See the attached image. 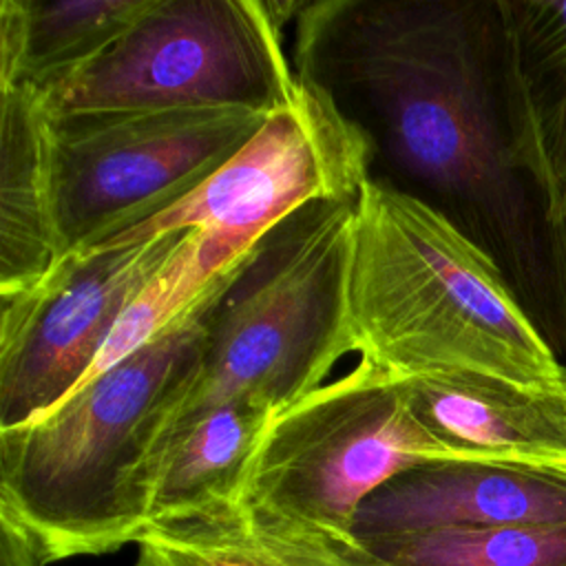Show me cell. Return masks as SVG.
I'll use <instances>...</instances> for the list:
<instances>
[{
  "instance_id": "obj_1",
  "label": "cell",
  "mask_w": 566,
  "mask_h": 566,
  "mask_svg": "<svg viewBox=\"0 0 566 566\" xmlns=\"http://www.w3.org/2000/svg\"><path fill=\"white\" fill-rule=\"evenodd\" d=\"M292 64L500 270L566 367V219L515 73L502 0H323Z\"/></svg>"
},
{
  "instance_id": "obj_2",
  "label": "cell",
  "mask_w": 566,
  "mask_h": 566,
  "mask_svg": "<svg viewBox=\"0 0 566 566\" xmlns=\"http://www.w3.org/2000/svg\"><path fill=\"white\" fill-rule=\"evenodd\" d=\"M347 327L358 360L398 380L473 371L566 382L495 263L429 201L374 177L354 210Z\"/></svg>"
},
{
  "instance_id": "obj_3",
  "label": "cell",
  "mask_w": 566,
  "mask_h": 566,
  "mask_svg": "<svg viewBox=\"0 0 566 566\" xmlns=\"http://www.w3.org/2000/svg\"><path fill=\"white\" fill-rule=\"evenodd\" d=\"M217 283L46 416L0 429V511L35 537L44 564L113 553L148 526L157 422L199 363Z\"/></svg>"
},
{
  "instance_id": "obj_4",
  "label": "cell",
  "mask_w": 566,
  "mask_h": 566,
  "mask_svg": "<svg viewBox=\"0 0 566 566\" xmlns=\"http://www.w3.org/2000/svg\"><path fill=\"white\" fill-rule=\"evenodd\" d=\"M356 199L303 206L219 279L203 352L159 416L150 460L164 440L217 407L252 402L279 416L354 354L347 265Z\"/></svg>"
},
{
  "instance_id": "obj_5",
  "label": "cell",
  "mask_w": 566,
  "mask_h": 566,
  "mask_svg": "<svg viewBox=\"0 0 566 566\" xmlns=\"http://www.w3.org/2000/svg\"><path fill=\"white\" fill-rule=\"evenodd\" d=\"M301 2L153 0L93 64L44 91L53 115L283 106L298 73L283 24Z\"/></svg>"
},
{
  "instance_id": "obj_6",
  "label": "cell",
  "mask_w": 566,
  "mask_h": 566,
  "mask_svg": "<svg viewBox=\"0 0 566 566\" xmlns=\"http://www.w3.org/2000/svg\"><path fill=\"white\" fill-rule=\"evenodd\" d=\"M444 460L460 458L418 420L405 380L358 360L270 420L241 502L349 539L374 491L409 469Z\"/></svg>"
},
{
  "instance_id": "obj_7",
  "label": "cell",
  "mask_w": 566,
  "mask_h": 566,
  "mask_svg": "<svg viewBox=\"0 0 566 566\" xmlns=\"http://www.w3.org/2000/svg\"><path fill=\"white\" fill-rule=\"evenodd\" d=\"M371 157L365 133L321 84L298 73L292 97L210 177L179 201L82 252L119 250L199 230L208 256L230 272L303 206L356 199L371 177Z\"/></svg>"
},
{
  "instance_id": "obj_8",
  "label": "cell",
  "mask_w": 566,
  "mask_h": 566,
  "mask_svg": "<svg viewBox=\"0 0 566 566\" xmlns=\"http://www.w3.org/2000/svg\"><path fill=\"white\" fill-rule=\"evenodd\" d=\"M268 115L250 108L53 115L66 256L179 201L223 166Z\"/></svg>"
},
{
  "instance_id": "obj_9",
  "label": "cell",
  "mask_w": 566,
  "mask_h": 566,
  "mask_svg": "<svg viewBox=\"0 0 566 566\" xmlns=\"http://www.w3.org/2000/svg\"><path fill=\"white\" fill-rule=\"evenodd\" d=\"M186 232L69 254L38 287L0 298V429L46 416L84 380L124 310Z\"/></svg>"
},
{
  "instance_id": "obj_10",
  "label": "cell",
  "mask_w": 566,
  "mask_h": 566,
  "mask_svg": "<svg viewBox=\"0 0 566 566\" xmlns=\"http://www.w3.org/2000/svg\"><path fill=\"white\" fill-rule=\"evenodd\" d=\"M517 524H566V469L484 460L420 464L363 502L354 537Z\"/></svg>"
},
{
  "instance_id": "obj_11",
  "label": "cell",
  "mask_w": 566,
  "mask_h": 566,
  "mask_svg": "<svg viewBox=\"0 0 566 566\" xmlns=\"http://www.w3.org/2000/svg\"><path fill=\"white\" fill-rule=\"evenodd\" d=\"M405 387L424 429L460 460L566 469V382L453 371Z\"/></svg>"
},
{
  "instance_id": "obj_12",
  "label": "cell",
  "mask_w": 566,
  "mask_h": 566,
  "mask_svg": "<svg viewBox=\"0 0 566 566\" xmlns=\"http://www.w3.org/2000/svg\"><path fill=\"white\" fill-rule=\"evenodd\" d=\"M0 93V298H11L38 287L66 250L49 99L31 84Z\"/></svg>"
},
{
  "instance_id": "obj_13",
  "label": "cell",
  "mask_w": 566,
  "mask_h": 566,
  "mask_svg": "<svg viewBox=\"0 0 566 566\" xmlns=\"http://www.w3.org/2000/svg\"><path fill=\"white\" fill-rule=\"evenodd\" d=\"M270 420L272 416L252 402H230L164 440L148 469V526L177 524L241 504Z\"/></svg>"
},
{
  "instance_id": "obj_14",
  "label": "cell",
  "mask_w": 566,
  "mask_h": 566,
  "mask_svg": "<svg viewBox=\"0 0 566 566\" xmlns=\"http://www.w3.org/2000/svg\"><path fill=\"white\" fill-rule=\"evenodd\" d=\"M135 566H380L356 539L298 526L243 502L195 520L148 526Z\"/></svg>"
},
{
  "instance_id": "obj_15",
  "label": "cell",
  "mask_w": 566,
  "mask_h": 566,
  "mask_svg": "<svg viewBox=\"0 0 566 566\" xmlns=\"http://www.w3.org/2000/svg\"><path fill=\"white\" fill-rule=\"evenodd\" d=\"M153 0H2L0 86L49 91L99 60Z\"/></svg>"
},
{
  "instance_id": "obj_16",
  "label": "cell",
  "mask_w": 566,
  "mask_h": 566,
  "mask_svg": "<svg viewBox=\"0 0 566 566\" xmlns=\"http://www.w3.org/2000/svg\"><path fill=\"white\" fill-rule=\"evenodd\" d=\"M513 64L566 219V2L502 0Z\"/></svg>"
},
{
  "instance_id": "obj_17",
  "label": "cell",
  "mask_w": 566,
  "mask_h": 566,
  "mask_svg": "<svg viewBox=\"0 0 566 566\" xmlns=\"http://www.w3.org/2000/svg\"><path fill=\"white\" fill-rule=\"evenodd\" d=\"M358 542L380 566H566V524L436 528Z\"/></svg>"
},
{
  "instance_id": "obj_18",
  "label": "cell",
  "mask_w": 566,
  "mask_h": 566,
  "mask_svg": "<svg viewBox=\"0 0 566 566\" xmlns=\"http://www.w3.org/2000/svg\"><path fill=\"white\" fill-rule=\"evenodd\" d=\"M223 274L228 272L219 270L208 256L203 234L199 230H188L164 268L124 310L93 367L75 389L150 343L159 332L188 312Z\"/></svg>"
},
{
  "instance_id": "obj_19",
  "label": "cell",
  "mask_w": 566,
  "mask_h": 566,
  "mask_svg": "<svg viewBox=\"0 0 566 566\" xmlns=\"http://www.w3.org/2000/svg\"><path fill=\"white\" fill-rule=\"evenodd\" d=\"M0 566H46L35 537L0 511Z\"/></svg>"
}]
</instances>
